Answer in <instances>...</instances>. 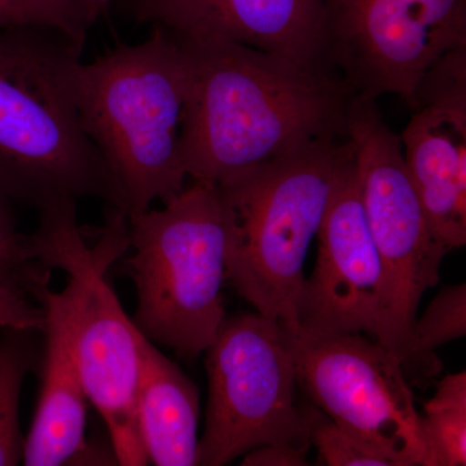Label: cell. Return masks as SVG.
I'll use <instances>...</instances> for the list:
<instances>
[{
	"label": "cell",
	"mask_w": 466,
	"mask_h": 466,
	"mask_svg": "<svg viewBox=\"0 0 466 466\" xmlns=\"http://www.w3.org/2000/svg\"><path fill=\"white\" fill-rule=\"evenodd\" d=\"M170 34L186 72L180 155L192 180L219 186L317 140L346 137L352 92L337 73Z\"/></svg>",
	"instance_id": "1"
},
{
	"label": "cell",
	"mask_w": 466,
	"mask_h": 466,
	"mask_svg": "<svg viewBox=\"0 0 466 466\" xmlns=\"http://www.w3.org/2000/svg\"><path fill=\"white\" fill-rule=\"evenodd\" d=\"M82 51L50 27L0 30V187L38 211L97 198L126 213L121 189L79 116Z\"/></svg>",
	"instance_id": "2"
},
{
	"label": "cell",
	"mask_w": 466,
	"mask_h": 466,
	"mask_svg": "<svg viewBox=\"0 0 466 466\" xmlns=\"http://www.w3.org/2000/svg\"><path fill=\"white\" fill-rule=\"evenodd\" d=\"M345 137H324L219 184L227 279L257 312L297 323L306 258L343 167Z\"/></svg>",
	"instance_id": "3"
},
{
	"label": "cell",
	"mask_w": 466,
	"mask_h": 466,
	"mask_svg": "<svg viewBox=\"0 0 466 466\" xmlns=\"http://www.w3.org/2000/svg\"><path fill=\"white\" fill-rule=\"evenodd\" d=\"M148 39L121 45L91 63H79V116L115 177L127 217L164 204L182 191L180 137L187 81L177 42L150 26Z\"/></svg>",
	"instance_id": "4"
},
{
	"label": "cell",
	"mask_w": 466,
	"mask_h": 466,
	"mask_svg": "<svg viewBox=\"0 0 466 466\" xmlns=\"http://www.w3.org/2000/svg\"><path fill=\"white\" fill-rule=\"evenodd\" d=\"M96 247L88 248L76 222V201L39 211L32 235L36 258L63 269L70 346L88 400L99 410L118 465H148L137 428V400L144 334L125 314L106 280V269L130 248L128 217L108 207Z\"/></svg>",
	"instance_id": "5"
},
{
	"label": "cell",
	"mask_w": 466,
	"mask_h": 466,
	"mask_svg": "<svg viewBox=\"0 0 466 466\" xmlns=\"http://www.w3.org/2000/svg\"><path fill=\"white\" fill-rule=\"evenodd\" d=\"M128 235L135 325L150 341L195 360L227 317V231L218 187L193 180L161 210L128 217Z\"/></svg>",
	"instance_id": "6"
},
{
	"label": "cell",
	"mask_w": 466,
	"mask_h": 466,
	"mask_svg": "<svg viewBox=\"0 0 466 466\" xmlns=\"http://www.w3.org/2000/svg\"><path fill=\"white\" fill-rule=\"evenodd\" d=\"M346 137L354 149L364 213L388 281V311L380 343L406 370L417 308L425 291L440 283L449 250L433 231L408 173L400 137L383 121L377 100L351 96Z\"/></svg>",
	"instance_id": "7"
},
{
	"label": "cell",
	"mask_w": 466,
	"mask_h": 466,
	"mask_svg": "<svg viewBox=\"0 0 466 466\" xmlns=\"http://www.w3.org/2000/svg\"><path fill=\"white\" fill-rule=\"evenodd\" d=\"M205 352L208 400L198 465H227L276 441L309 443L280 321L257 311L226 317Z\"/></svg>",
	"instance_id": "8"
},
{
	"label": "cell",
	"mask_w": 466,
	"mask_h": 466,
	"mask_svg": "<svg viewBox=\"0 0 466 466\" xmlns=\"http://www.w3.org/2000/svg\"><path fill=\"white\" fill-rule=\"evenodd\" d=\"M281 328L299 388L315 407L397 466H422L420 413L400 359L360 333L309 332L296 323Z\"/></svg>",
	"instance_id": "9"
},
{
	"label": "cell",
	"mask_w": 466,
	"mask_h": 466,
	"mask_svg": "<svg viewBox=\"0 0 466 466\" xmlns=\"http://www.w3.org/2000/svg\"><path fill=\"white\" fill-rule=\"evenodd\" d=\"M328 64L352 95L412 103L426 73L466 47V0H323Z\"/></svg>",
	"instance_id": "10"
},
{
	"label": "cell",
	"mask_w": 466,
	"mask_h": 466,
	"mask_svg": "<svg viewBox=\"0 0 466 466\" xmlns=\"http://www.w3.org/2000/svg\"><path fill=\"white\" fill-rule=\"evenodd\" d=\"M318 259L305 279L297 325L315 333H360L381 341L388 281L370 235L355 167H343L318 233Z\"/></svg>",
	"instance_id": "11"
},
{
	"label": "cell",
	"mask_w": 466,
	"mask_h": 466,
	"mask_svg": "<svg viewBox=\"0 0 466 466\" xmlns=\"http://www.w3.org/2000/svg\"><path fill=\"white\" fill-rule=\"evenodd\" d=\"M410 106L400 135L408 173L450 253L466 244V47L429 69Z\"/></svg>",
	"instance_id": "12"
},
{
	"label": "cell",
	"mask_w": 466,
	"mask_h": 466,
	"mask_svg": "<svg viewBox=\"0 0 466 466\" xmlns=\"http://www.w3.org/2000/svg\"><path fill=\"white\" fill-rule=\"evenodd\" d=\"M119 9L134 23L175 35L238 43L334 72L325 51L323 0H119Z\"/></svg>",
	"instance_id": "13"
},
{
	"label": "cell",
	"mask_w": 466,
	"mask_h": 466,
	"mask_svg": "<svg viewBox=\"0 0 466 466\" xmlns=\"http://www.w3.org/2000/svg\"><path fill=\"white\" fill-rule=\"evenodd\" d=\"M46 309L42 390L32 428L24 441L26 466H58L75 461L86 449L87 394L70 346L63 291L50 289Z\"/></svg>",
	"instance_id": "14"
},
{
	"label": "cell",
	"mask_w": 466,
	"mask_h": 466,
	"mask_svg": "<svg viewBox=\"0 0 466 466\" xmlns=\"http://www.w3.org/2000/svg\"><path fill=\"white\" fill-rule=\"evenodd\" d=\"M137 417L149 464L198 465V386L146 336L142 339Z\"/></svg>",
	"instance_id": "15"
},
{
	"label": "cell",
	"mask_w": 466,
	"mask_h": 466,
	"mask_svg": "<svg viewBox=\"0 0 466 466\" xmlns=\"http://www.w3.org/2000/svg\"><path fill=\"white\" fill-rule=\"evenodd\" d=\"M424 444L422 466L466 465V372L447 375L438 382L420 415Z\"/></svg>",
	"instance_id": "16"
},
{
	"label": "cell",
	"mask_w": 466,
	"mask_h": 466,
	"mask_svg": "<svg viewBox=\"0 0 466 466\" xmlns=\"http://www.w3.org/2000/svg\"><path fill=\"white\" fill-rule=\"evenodd\" d=\"M34 333L5 328L0 341V466L23 461L25 438L21 434L18 407L23 383L38 361Z\"/></svg>",
	"instance_id": "17"
},
{
	"label": "cell",
	"mask_w": 466,
	"mask_h": 466,
	"mask_svg": "<svg viewBox=\"0 0 466 466\" xmlns=\"http://www.w3.org/2000/svg\"><path fill=\"white\" fill-rule=\"evenodd\" d=\"M466 334V285L444 288L426 308L421 318H416L410 333V368L433 376L438 372L435 351L441 346Z\"/></svg>",
	"instance_id": "18"
},
{
	"label": "cell",
	"mask_w": 466,
	"mask_h": 466,
	"mask_svg": "<svg viewBox=\"0 0 466 466\" xmlns=\"http://www.w3.org/2000/svg\"><path fill=\"white\" fill-rule=\"evenodd\" d=\"M12 202L0 187V285L42 306L52 269L36 258L32 235L18 231Z\"/></svg>",
	"instance_id": "19"
},
{
	"label": "cell",
	"mask_w": 466,
	"mask_h": 466,
	"mask_svg": "<svg viewBox=\"0 0 466 466\" xmlns=\"http://www.w3.org/2000/svg\"><path fill=\"white\" fill-rule=\"evenodd\" d=\"M309 443L328 466H397L394 460L372 443L337 424L317 407L303 408Z\"/></svg>",
	"instance_id": "20"
},
{
	"label": "cell",
	"mask_w": 466,
	"mask_h": 466,
	"mask_svg": "<svg viewBox=\"0 0 466 466\" xmlns=\"http://www.w3.org/2000/svg\"><path fill=\"white\" fill-rule=\"evenodd\" d=\"M43 26L66 35L84 50L91 26L60 0H0V30Z\"/></svg>",
	"instance_id": "21"
},
{
	"label": "cell",
	"mask_w": 466,
	"mask_h": 466,
	"mask_svg": "<svg viewBox=\"0 0 466 466\" xmlns=\"http://www.w3.org/2000/svg\"><path fill=\"white\" fill-rule=\"evenodd\" d=\"M45 325V306L34 302L25 294L0 285V328L43 332Z\"/></svg>",
	"instance_id": "22"
},
{
	"label": "cell",
	"mask_w": 466,
	"mask_h": 466,
	"mask_svg": "<svg viewBox=\"0 0 466 466\" xmlns=\"http://www.w3.org/2000/svg\"><path fill=\"white\" fill-rule=\"evenodd\" d=\"M309 443L276 441L263 444L245 453L241 465L245 466H305L309 465Z\"/></svg>",
	"instance_id": "23"
},
{
	"label": "cell",
	"mask_w": 466,
	"mask_h": 466,
	"mask_svg": "<svg viewBox=\"0 0 466 466\" xmlns=\"http://www.w3.org/2000/svg\"><path fill=\"white\" fill-rule=\"evenodd\" d=\"M66 7L84 18L88 25H94L97 17L112 5L115 0H60Z\"/></svg>",
	"instance_id": "24"
}]
</instances>
